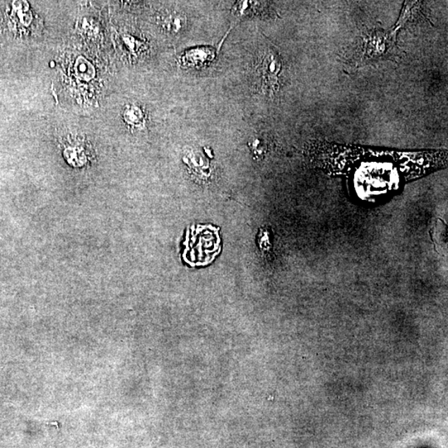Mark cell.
<instances>
[{
  "label": "cell",
  "mask_w": 448,
  "mask_h": 448,
  "mask_svg": "<svg viewBox=\"0 0 448 448\" xmlns=\"http://www.w3.org/2000/svg\"><path fill=\"white\" fill-rule=\"evenodd\" d=\"M125 120L131 125L139 126L144 121V115L139 107L131 106L124 113Z\"/></svg>",
  "instance_id": "3"
},
{
  "label": "cell",
  "mask_w": 448,
  "mask_h": 448,
  "mask_svg": "<svg viewBox=\"0 0 448 448\" xmlns=\"http://www.w3.org/2000/svg\"><path fill=\"white\" fill-rule=\"evenodd\" d=\"M282 71V60L278 52L268 47L261 57L259 71L264 88L270 93L278 89L279 74Z\"/></svg>",
  "instance_id": "1"
},
{
  "label": "cell",
  "mask_w": 448,
  "mask_h": 448,
  "mask_svg": "<svg viewBox=\"0 0 448 448\" xmlns=\"http://www.w3.org/2000/svg\"><path fill=\"white\" fill-rule=\"evenodd\" d=\"M365 40V44L363 46V54L365 59H372L380 58V56L386 54V49H387L388 40L386 39V36L381 35L380 33H374L373 35L368 36Z\"/></svg>",
  "instance_id": "2"
}]
</instances>
